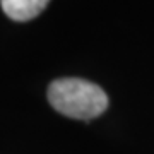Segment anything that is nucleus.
I'll list each match as a JSON object with an SVG mask.
<instances>
[{
	"label": "nucleus",
	"mask_w": 154,
	"mask_h": 154,
	"mask_svg": "<svg viewBox=\"0 0 154 154\" xmlns=\"http://www.w3.org/2000/svg\"><path fill=\"white\" fill-rule=\"evenodd\" d=\"M50 0H0L2 9L12 21H31L39 16Z\"/></svg>",
	"instance_id": "obj_2"
},
{
	"label": "nucleus",
	"mask_w": 154,
	"mask_h": 154,
	"mask_svg": "<svg viewBox=\"0 0 154 154\" xmlns=\"http://www.w3.org/2000/svg\"><path fill=\"white\" fill-rule=\"evenodd\" d=\"M48 101L58 113L75 120H93L108 108L105 91L77 77L53 81L48 88Z\"/></svg>",
	"instance_id": "obj_1"
}]
</instances>
